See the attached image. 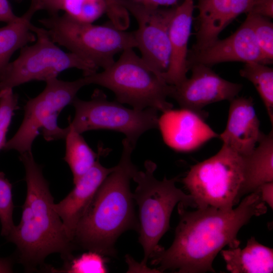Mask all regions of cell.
Segmentation results:
<instances>
[{
	"instance_id": "obj_1",
	"label": "cell",
	"mask_w": 273,
	"mask_h": 273,
	"mask_svg": "<svg viewBox=\"0 0 273 273\" xmlns=\"http://www.w3.org/2000/svg\"><path fill=\"white\" fill-rule=\"evenodd\" d=\"M178 204L179 221L170 247H161L150 257L151 264L179 273L215 272L213 261L222 249L239 247L237 234L253 216L265 214L267 207L258 191L243 199L230 210L207 207L189 211Z\"/></svg>"
},
{
	"instance_id": "obj_2",
	"label": "cell",
	"mask_w": 273,
	"mask_h": 273,
	"mask_svg": "<svg viewBox=\"0 0 273 273\" xmlns=\"http://www.w3.org/2000/svg\"><path fill=\"white\" fill-rule=\"evenodd\" d=\"M120 161L96 192L75 230L72 241L89 251L115 257V244L129 230L139 231L130 183L138 169L131 156L134 149L126 139L122 141Z\"/></svg>"
},
{
	"instance_id": "obj_3",
	"label": "cell",
	"mask_w": 273,
	"mask_h": 273,
	"mask_svg": "<svg viewBox=\"0 0 273 273\" xmlns=\"http://www.w3.org/2000/svg\"><path fill=\"white\" fill-rule=\"evenodd\" d=\"M25 170L26 196L20 223L7 237L14 243L20 261L27 268L43 263L47 256L59 253L67 261L73 258L74 247L54 208V199L41 166L32 152L20 155Z\"/></svg>"
},
{
	"instance_id": "obj_4",
	"label": "cell",
	"mask_w": 273,
	"mask_h": 273,
	"mask_svg": "<svg viewBox=\"0 0 273 273\" xmlns=\"http://www.w3.org/2000/svg\"><path fill=\"white\" fill-rule=\"evenodd\" d=\"M86 85L94 84L110 89L116 100L133 109L153 108L162 113L172 109L167 101L172 85L167 83L163 74L158 72L133 49L122 52L119 58L101 72L84 76Z\"/></svg>"
},
{
	"instance_id": "obj_5",
	"label": "cell",
	"mask_w": 273,
	"mask_h": 273,
	"mask_svg": "<svg viewBox=\"0 0 273 273\" xmlns=\"http://www.w3.org/2000/svg\"><path fill=\"white\" fill-rule=\"evenodd\" d=\"M145 170L134 172L132 179L136 184L132 197L139 207V242L143 247L144 257L141 264L148 268L151 256L161 246L159 241L169 228L171 213L180 202L188 207H194L192 197L175 186L177 177L162 180L154 175L156 164L151 160L145 162Z\"/></svg>"
},
{
	"instance_id": "obj_6",
	"label": "cell",
	"mask_w": 273,
	"mask_h": 273,
	"mask_svg": "<svg viewBox=\"0 0 273 273\" xmlns=\"http://www.w3.org/2000/svg\"><path fill=\"white\" fill-rule=\"evenodd\" d=\"M51 39L70 52L93 63L107 68L115 56L136 47L134 32L114 26L97 25L75 20L66 14L51 15L39 20Z\"/></svg>"
},
{
	"instance_id": "obj_7",
	"label": "cell",
	"mask_w": 273,
	"mask_h": 273,
	"mask_svg": "<svg viewBox=\"0 0 273 273\" xmlns=\"http://www.w3.org/2000/svg\"><path fill=\"white\" fill-rule=\"evenodd\" d=\"M243 156L224 145L213 156L191 167L182 182L195 207L230 210L241 199Z\"/></svg>"
},
{
	"instance_id": "obj_8",
	"label": "cell",
	"mask_w": 273,
	"mask_h": 273,
	"mask_svg": "<svg viewBox=\"0 0 273 273\" xmlns=\"http://www.w3.org/2000/svg\"><path fill=\"white\" fill-rule=\"evenodd\" d=\"M46 82L43 91L26 103L22 123L7 142L5 150H14L20 154L31 151L33 143L40 132L47 141L65 139V128L58 126V117L86 84L83 77L71 81L55 77Z\"/></svg>"
},
{
	"instance_id": "obj_9",
	"label": "cell",
	"mask_w": 273,
	"mask_h": 273,
	"mask_svg": "<svg viewBox=\"0 0 273 273\" xmlns=\"http://www.w3.org/2000/svg\"><path fill=\"white\" fill-rule=\"evenodd\" d=\"M30 29L36 36L35 43L21 49L19 57L9 63L0 81V91L31 81L46 82L70 68L82 70L84 76L97 72L93 63L58 47L44 28L32 24Z\"/></svg>"
},
{
	"instance_id": "obj_10",
	"label": "cell",
	"mask_w": 273,
	"mask_h": 273,
	"mask_svg": "<svg viewBox=\"0 0 273 273\" xmlns=\"http://www.w3.org/2000/svg\"><path fill=\"white\" fill-rule=\"evenodd\" d=\"M75 109L72 121L67 127L78 133L107 129L123 133L135 147L139 138L147 131L158 128V111L129 109L118 101H110L101 90L96 89L88 101L77 97L72 104Z\"/></svg>"
},
{
	"instance_id": "obj_11",
	"label": "cell",
	"mask_w": 273,
	"mask_h": 273,
	"mask_svg": "<svg viewBox=\"0 0 273 273\" xmlns=\"http://www.w3.org/2000/svg\"><path fill=\"white\" fill-rule=\"evenodd\" d=\"M135 18L138 29L133 31L141 58L163 74L169 63V28L174 8L161 9L129 0H117Z\"/></svg>"
},
{
	"instance_id": "obj_12",
	"label": "cell",
	"mask_w": 273,
	"mask_h": 273,
	"mask_svg": "<svg viewBox=\"0 0 273 273\" xmlns=\"http://www.w3.org/2000/svg\"><path fill=\"white\" fill-rule=\"evenodd\" d=\"M190 77L172 85L170 97L174 99L181 109L195 112L204 118L202 109L213 103L231 101L242 90L241 83L229 81L221 77L210 67L194 64L189 67Z\"/></svg>"
},
{
	"instance_id": "obj_13",
	"label": "cell",
	"mask_w": 273,
	"mask_h": 273,
	"mask_svg": "<svg viewBox=\"0 0 273 273\" xmlns=\"http://www.w3.org/2000/svg\"><path fill=\"white\" fill-rule=\"evenodd\" d=\"M234 61L269 64L259 49L248 16L232 35L223 39L218 38L202 50L189 51L187 57L189 69L194 64L210 67L220 63Z\"/></svg>"
},
{
	"instance_id": "obj_14",
	"label": "cell",
	"mask_w": 273,
	"mask_h": 273,
	"mask_svg": "<svg viewBox=\"0 0 273 273\" xmlns=\"http://www.w3.org/2000/svg\"><path fill=\"white\" fill-rule=\"evenodd\" d=\"M158 128L165 143L180 152L194 150L219 135L204 122L201 116L181 108L163 112L159 118Z\"/></svg>"
},
{
	"instance_id": "obj_15",
	"label": "cell",
	"mask_w": 273,
	"mask_h": 273,
	"mask_svg": "<svg viewBox=\"0 0 273 273\" xmlns=\"http://www.w3.org/2000/svg\"><path fill=\"white\" fill-rule=\"evenodd\" d=\"M196 43L191 52L202 50L218 39L220 32L240 15L249 13L257 0H196Z\"/></svg>"
},
{
	"instance_id": "obj_16",
	"label": "cell",
	"mask_w": 273,
	"mask_h": 273,
	"mask_svg": "<svg viewBox=\"0 0 273 273\" xmlns=\"http://www.w3.org/2000/svg\"><path fill=\"white\" fill-rule=\"evenodd\" d=\"M224 130L218 138L222 145L243 156L256 146L262 132L252 98L236 97L230 101Z\"/></svg>"
},
{
	"instance_id": "obj_17",
	"label": "cell",
	"mask_w": 273,
	"mask_h": 273,
	"mask_svg": "<svg viewBox=\"0 0 273 273\" xmlns=\"http://www.w3.org/2000/svg\"><path fill=\"white\" fill-rule=\"evenodd\" d=\"M99 158L93 167L74 184V187L68 195L58 203L54 204V209L72 241L77 224L98 189L115 168V166H103L99 162Z\"/></svg>"
},
{
	"instance_id": "obj_18",
	"label": "cell",
	"mask_w": 273,
	"mask_h": 273,
	"mask_svg": "<svg viewBox=\"0 0 273 273\" xmlns=\"http://www.w3.org/2000/svg\"><path fill=\"white\" fill-rule=\"evenodd\" d=\"M195 0H184L174 8L169 28V63L163 76L169 84L176 85L187 78V57Z\"/></svg>"
},
{
	"instance_id": "obj_19",
	"label": "cell",
	"mask_w": 273,
	"mask_h": 273,
	"mask_svg": "<svg viewBox=\"0 0 273 273\" xmlns=\"http://www.w3.org/2000/svg\"><path fill=\"white\" fill-rule=\"evenodd\" d=\"M244 180L241 198L256 192L264 184L273 181V131L262 133L258 143L249 154L243 155Z\"/></svg>"
},
{
	"instance_id": "obj_20",
	"label": "cell",
	"mask_w": 273,
	"mask_h": 273,
	"mask_svg": "<svg viewBox=\"0 0 273 273\" xmlns=\"http://www.w3.org/2000/svg\"><path fill=\"white\" fill-rule=\"evenodd\" d=\"M226 269L232 273H270L273 271L272 249L251 237L246 247L221 250Z\"/></svg>"
},
{
	"instance_id": "obj_21",
	"label": "cell",
	"mask_w": 273,
	"mask_h": 273,
	"mask_svg": "<svg viewBox=\"0 0 273 273\" xmlns=\"http://www.w3.org/2000/svg\"><path fill=\"white\" fill-rule=\"evenodd\" d=\"M37 11L30 5L23 15L0 28V81L4 77L12 55L29 43L35 42L36 36L30 26L32 18Z\"/></svg>"
},
{
	"instance_id": "obj_22",
	"label": "cell",
	"mask_w": 273,
	"mask_h": 273,
	"mask_svg": "<svg viewBox=\"0 0 273 273\" xmlns=\"http://www.w3.org/2000/svg\"><path fill=\"white\" fill-rule=\"evenodd\" d=\"M65 129L67 135L64 159L71 170L74 184L93 167L98 158L107 152L100 147L96 153L80 133L67 127Z\"/></svg>"
},
{
	"instance_id": "obj_23",
	"label": "cell",
	"mask_w": 273,
	"mask_h": 273,
	"mask_svg": "<svg viewBox=\"0 0 273 273\" xmlns=\"http://www.w3.org/2000/svg\"><path fill=\"white\" fill-rule=\"evenodd\" d=\"M240 75L254 86L266 108L271 126L273 124V69L256 62L245 63Z\"/></svg>"
},
{
	"instance_id": "obj_24",
	"label": "cell",
	"mask_w": 273,
	"mask_h": 273,
	"mask_svg": "<svg viewBox=\"0 0 273 273\" xmlns=\"http://www.w3.org/2000/svg\"><path fill=\"white\" fill-rule=\"evenodd\" d=\"M62 10L71 18L92 23L106 12L104 0H65Z\"/></svg>"
},
{
	"instance_id": "obj_25",
	"label": "cell",
	"mask_w": 273,
	"mask_h": 273,
	"mask_svg": "<svg viewBox=\"0 0 273 273\" xmlns=\"http://www.w3.org/2000/svg\"><path fill=\"white\" fill-rule=\"evenodd\" d=\"M259 49L269 64L273 60V23L269 18L248 13Z\"/></svg>"
},
{
	"instance_id": "obj_26",
	"label": "cell",
	"mask_w": 273,
	"mask_h": 273,
	"mask_svg": "<svg viewBox=\"0 0 273 273\" xmlns=\"http://www.w3.org/2000/svg\"><path fill=\"white\" fill-rule=\"evenodd\" d=\"M12 184L3 172H0V220L1 235L8 237L15 225L13 220L14 209Z\"/></svg>"
},
{
	"instance_id": "obj_27",
	"label": "cell",
	"mask_w": 273,
	"mask_h": 273,
	"mask_svg": "<svg viewBox=\"0 0 273 273\" xmlns=\"http://www.w3.org/2000/svg\"><path fill=\"white\" fill-rule=\"evenodd\" d=\"M18 104V96L13 88L0 91V150L4 148L7 142V134Z\"/></svg>"
},
{
	"instance_id": "obj_28",
	"label": "cell",
	"mask_w": 273,
	"mask_h": 273,
	"mask_svg": "<svg viewBox=\"0 0 273 273\" xmlns=\"http://www.w3.org/2000/svg\"><path fill=\"white\" fill-rule=\"evenodd\" d=\"M62 271L71 273H104L107 270L102 255L89 251L68 261Z\"/></svg>"
},
{
	"instance_id": "obj_29",
	"label": "cell",
	"mask_w": 273,
	"mask_h": 273,
	"mask_svg": "<svg viewBox=\"0 0 273 273\" xmlns=\"http://www.w3.org/2000/svg\"><path fill=\"white\" fill-rule=\"evenodd\" d=\"M106 12L111 22L116 26H121L128 20V13L117 0H104Z\"/></svg>"
},
{
	"instance_id": "obj_30",
	"label": "cell",
	"mask_w": 273,
	"mask_h": 273,
	"mask_svg": "<svg viewBox=\"0 0 273 273\" xmlns=\"http://www.w3.org/2000/svg\"><path fill=\"white\" fill-rule=\"evenodd\" d=\"M65 0H31L30 5L37 10H46L50 15L58 14L62 10Z\"/></svg>"
},
{
	"instance_id": "obj_31",
	"label": "cell",
	"mask_w": 273,
	"mask_h": 273,
	"mask_svg": "<svg viewBox=\"0 0 273 273\" xmlns=\"http://www.w3.org/2000/svg\"><path fill=\"white\" fill-rule=\"evenodd\" d=\"M249 13L272 18L273 0H257Z\"/></svg>"
},
{
	"instance_id": "obj_32",
	"label": "cell",
	"mask_w": 273,
	"mask_h": 273,
	"mask_svg": "<svg viewBox=\"0 0 273 273\" xmlns=\"http://www.w3.org/2000/svg\"><path fill=\"white\" fill-rule=\"evenodd\" d=\"M18 17L13 12L8 0H0V21L8 23Z\"/></svg>"
},
{
	"instance_id": "obj_33",
	"label": "cell",
	"mask_w": 273,
	"mask_h": 273,
	"mask_svg": "<svg viewBox=\"0 0 273 273\" xmlns=\"http://www.w3.org/2000/svg\"><path fill=\"white\" fill-rule=\"evenodd\" d=\"M259 193L262 201L273 208V181L264 184L256 191Z\"/></svg>"
},
{
	"instance_id": "obj_34",
	"label": "cell",
	"mask_w": 273,
	"mask_h": 273,
	"mask_svg": "<svg viewBox=\"0 0 273 273\" xmlns=\"http://www.w3.org/2000/svg\"><path fill=\"white\" fill-rule=\"evenodd\" d=\"M177 0H146L144 4L152 7L158 8L162 6H171L175 4Z\"/></svg>"
},
{
	"instance_id": "obj_35",
	"label": "cell",
	"mask_w": 273,
	"mask_h": 273,
	"mask_svg": "<svg viewBox=\"0 0 273 273\" xmlns=\"http://www.w3.org/2000/svg\"><path fill=\"white\" fill-rule=\"evenodd\" d=\"M12 272V263L9 259L0 258V273Z\"/></svg>"
},
{
	"instance_id": "obj_36",
	"label": "cell",
	"mask_w": 273,
	"mask_h": 273,
	"mask_svg": "<svg viewBox=\"0 0 273 273\" xmlns=\"http://www.w3.org/2000/svg\"><path fill=\"white\" fill-rule=\"evenodd\" d=\"M133 2L143 4L146 0H129Z\"/></svg>"
}]
</instances>
